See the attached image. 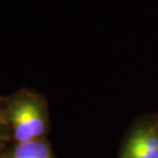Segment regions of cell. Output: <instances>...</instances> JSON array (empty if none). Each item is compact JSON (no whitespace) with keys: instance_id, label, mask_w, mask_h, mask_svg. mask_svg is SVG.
Instances as JSON below:
<instances>
[{"instance_id":"1","label":"cell","mask_w":158,"mask_h":158,"mask_svg":"<svg viewBox=\"0 0 158 158\" xmlns=\"http://www.w3.org/2000/svg\"><path fill=\"white\" fill-rule=\"evenodd\" d=\"M14 135L20 143L34 141L44 131V121L38 106L32 101H21L11 109Z\"/></svg>"},{"instance_id":"2","label":"cell","mask_w":158,"mask_h":158,"mask_svg":"<svg viewBox=\"0 0 158 158\" xmlns=\"http://www.w3.org/2000/svg\"><path fill=\"white\" fill-rule=\"evenodd\" d=\"M11 158H50V155L45 144L34 140L19 144Z\"/></svg>"},{"instance_id":"3","label":"cell","mask_w":158,"mask_h":158,"mask_svg":"<svg viewBox=\"0 0 158 158\" xmlns=\"http://www.w3.org/2000/svg\"><path fill=\"white\" fill-rule=\"evenodd\" d=\"M126 156L128 158H158V150H150L129 142L126 147Z\"/></svg>"},{"instance_id":"4","label":"cell","mask_w":158,"mask_h":158,"mask_svg":"<svg viewBox=\"0 0 158 158\" xmlns=\"http://www.w3.org/2000/svg\"><path fill=\"white\" fill-rule=\"evenodd\" d=\"M129 142L150 150H158V140L149 134H138Z\"/></svg>"},{"instance_id":"5","label":"cell","mask_w":158,"mask_h":158,"mask_svg":"<svg viewBox=\"0 0 158 158\" xmlns=\"http://www.w3.org/2000/svg\"><path fill=\"white\" fill-rule=\"evenodd\" d=\"M0 139H1V129H0Z\"/></svg>"}]
</instances>
